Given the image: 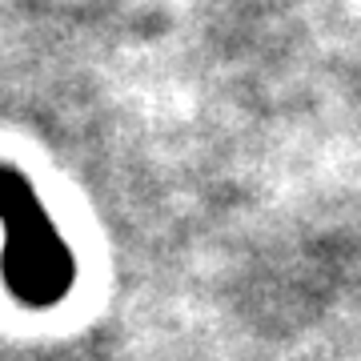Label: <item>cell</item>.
<instances>
[{
  "label": "cell",
  "instance_id": "1",
  "mask_svg": "<svg viewBox=\"0 0 361 361\" xmlns=\"http://www.w3.org/2000/svg\"><path fill=\"white\" fill-rule=\"evenodd\" d=\"M0 229H4L0 273L8 293L28 310L61 305L73 289L77 261L44 213L32 180L13 165H0Z\"/></svg>",
  "mask_w": 361,
  "mask_h": 361
}]
</instances>
